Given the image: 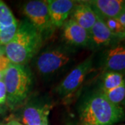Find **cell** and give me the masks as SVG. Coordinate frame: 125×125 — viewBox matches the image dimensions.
Masks as SVG:
<instances>
[{
    "label": "cell",
    "instance_id": "6da1fadb",
    "mask_svg": "<svg viewBox=\"0 0 125 125\" xmlns=\"http://www.w3.org/2000/svg\"><path fill=\"white\" fill-rule=\"evenodd\" d=\"M74 109L79 125H115L125 119L123 107L110 102L96 86L81 92Z\"/></svg>",
    "mask_w": 125,
    "mask_h": 125
},
{
    "label": "cell",
    "instance_id": "7a4b0ae2",
    "mask_svg": "<svg viewBox=\"0 0 125 125\" xmlns=\"http://www.w3.org/2000/svg\"><path fill=\"white\" fill-rule=\"evenodd\" d=\"M78 49L62 40L39 50L31 60L37 74L45 81H52L67 72L76 61Z\"/></svg>",
    "mask_w": 125,
    "mask_h": 125
},
{
    "label": "cell",
    "instance_id": "3957f363",
    "mask_svg": "<svg viewBox=\"0 0 125 125\" xmlns=\"http://www.w3.org/2000/svg\"><path fill=\"white\" fill-rule=\"evenodd\" d=\"M43 40L27 18L18 25L13 38L4 47V53L10 62L15 65H27L39 52Z\"/></svg>",
    "mask_w": 125,
    "mask_h": 125
},
{
    "label": "cell",
    "instance_id": "277c9868",
    "mask_svg": "<svg viewBox=\"0 0 125 125\" xmlns=\"http://www.w3.org/2000/svg\"><path fill=\"white\" fill-rule=\"evenodd\" d=\"M2 79L6 88V102L14 108L22 104L28 97L33 82L31 70L27 65L10 63Z\"/></svg>",
    "mask_w": 125,
    "mask_h": 125
},
{
    "label": "cell",
    "instance_id": "5b68a950",
    "mask_svg": "<svg viewBox=\"0 0 125 125\" xmlns=\"http://www.w3.org/2000/svg\"><path fill=\"white\" fill-rule=\"evenodd\" d=\"M22 10L25 18L36 28L43 41L52 36L56 28L50 18L47 1H28L23 4Z\"/></svg>",
    "mask_w": 125,
    "mask_h": 125
},
{
    "label": "cell",
    "instance_id": "8992f818",
    "mask_svg": "<svg viewBox=\"0 0 125 125\" xmlns=\"http://www.w3.org/2000/svg\"><path fill=\"white\" fill-rule=\"evenodd\" d=\"M94 54L90 55L69 71L55 90L58 96L67 98L81 88L88 76L94 70Z\"/></svg>",
    "mask_w": 125,
    "mask_h": 125
},
{
    "label": "cell",
    "instance_id": "52a82bcc",
    "mask_svg": "<svg viewBox=\"0 0 125 125\" xmlns=\"http://www.w3.org/2000/svg\"><path fill=\"white\" fill-rule=\"evenodd\" d=\"M94 65L102 72H115L125 75V38H119L114 42L97 53Z\"/></svg>",
    "mask_w": 125,
    "mask_h": 125
},
{
    "label": "cell",
    "instance_id": "ba28073f",
    "mask_svg": "<svg viewBox=\"0 0 125 125\" xmlns=\"http://www.w3.org/2000/svg\"><path fill=\"white\" fill-rule=\"evenodd\" d=\"M52 102L45 97H33L23 106L20 113L23 125H49Z\"/></svg>",
    "mask_w": 125,
    "mask_h": 125
},
{
    "label": "cell",
    "instance_id": "9c48e42d",
    "mask_svg": "<svg viewBox=\"0 0 125 125\" xmlns=\"http://www.w3.org/2000/svg\"><path fill=\"white\" fill-rule=\"evenodd\" d=\"M118 38V36L113 34L109 30L102 19L97 15L96 22L88 31L87 48L95 54L106 48Z\"/></svg>",
    "mask_w": 125,
    "mask_h": 125
},
{
    "label": "cell",
    "instance_id": "30bf717a",
    "mask_svg": "<svg viewBox=\"0 0 125 125\" xmlns=\"http://www.w3.org/2000/svg\"><path fill=\"white\" fill-rule=\"evenodd\" d=\"M61 38L63 42L74 48H87L88 32L70 18L61 27Z\"/></svg>",
    "mask_w": 125,
    "mask_h": 125
},
{
    "label": "cell",
    "instance_id": "8fae6325",
    "mask_svg": "<svg viewBox=\"0 0 125 125\" xmlns=\"http://www.w3.org/2000/svg\"><path fill=\"white\" fill-rule=\"evenodd\" d=\"M19 22L9 7L0 0V45L5 46L13 38Z\"/></svg>",
    "mask_w": 125,
    "mask_h": 125
},
{
    "label": "cell",
    "instance_id": "7c38bea8",
    "mask_svg": "<svg viewBox=\"0 0 125 125\" xmlns=\"http://www.w3.org/2000/svg\"><path fill=\"white\" fill-rule=\"evenodd\" d=\"M47 1L50 18L56 29L61 28L77 3V1L72 0H47Z\"/></svg>",
    "mask_w": 125,
    "mask_h": 125
},
{
    "label": "cell",
    "instance_id": "4fadbf2b",
    "mask_svg": "<svg viewBox=\"0 0 125 125\" xmlns=\"http://www.w3.org/2000/svg\"><path fill=\"white\" fill-rule=\"evenodd\" d=\"M95 14L101 18H117L125 11V0L87 1Z\"/></svg>",
    "mask_w": 125,
    "mask_h": 125
},
{
    "label": "cell",
    "instance_id": "5bb4252c",
    "mask_svg": "<svg viewBox=\"0 0 125 125\" xmlns=\"http://www.w3.org/2000/svg\"><path fill=\"white\" fill-rule=\"evenodd\" d=\"M70 18L88 31L97 20V15L87 1H77L70 14Z\"/></svg>",
    "mask_w": 125,
    "mask_h": 125
},
{
    "label": "cell",
    "instance_id": "9a60e30c",
    "mask_svg": "<svg viewBox=\"0 0 125 125\" xmlns=\"http://www.w3.org/2000/svg\"><path fill=\"white\" fill-rule=\"evenodd\" d=\"M125 81V75L121 73L111 71L102 72L96 87L102 91L110 90L122 85Z\"/></svg>",
    "mask_w": 125,
    "mask_h": 125
},
{
    "label": "cell",
    "instance_id": "2e32d148",
    "mask_svg": "<svg viewBox=\"0 0 125 125\" xmlns=\"http://www.w3.org/2000/svg\"><path fill=\"white\" fill-rule=\"evenodd\" d=\"M100 91L110 102L117 106H122V104L125 99V81L122 85L115 88L106 91Z\"/></svg>",
    "mask_w": 125,
    "mask_h": 125
},
{
    "label": "cell",
    "instance_id": "e0dca14e",
    "mask_svg": "<svg viewBox=\"0 0 125 125\" xmlns=\"http://www.w3.org/2000/svg\"><path fill=\"white\" fill-rule=\"evenodd\" d=\"M106 25L113 34L119 36L125 32V29L122 27L117 18H102Z\"/></svg>",
    "mask_w": 125,
    "mask_h": 125
},
{
    "label": "cell",
    "instance_id": "ac0fdd59",
    "mask_svg": "<svg viewBox=\"0 0 125 125\" xmlns=\"http://www.w3.org/2000/svg\"><path fill=\"white\" fill-rule=\"evenodd\" d=\"M6 102V88L3 79L0 80V104H4Z\"/></svg>",
    "mask_w": 125,
    "mask_h": 125
},
{
    "label": "cell",
    "instance_id": "d6986e66",
    "mask_svg": "<svg viewBox=\"0 0 125 125\" xmlns=\"http://www.w3.org/2000/svg\"><path fill=\"white\" fill-rule=\"evenodd\" d=\"M117 20H119V22L122 25V27L125 29V11H124L117 18Z\"/></svg>",
    "mask_w": 125,
    "mask_h": 125
},
{
    "label": "cell",
    "instance_id": "ffe728a7",
    "mask_svg": "<svg viewBox=\"0 0 125 125\" xmlns=\"http://www.w3.org/2000/svg\"><path fill=\"white\" fill-rule=\"evenodd\" d=\"M6 125H23L22 124H21L20 122H18V121L17 120H15L10 121L9 123H7Z\"/></svg>",
    "mask_w": 125,
    "mask_h": 125
},
{
    "label": "cell",
    "instance_id": "44dd1931",
    "mask_svg": "<svg viewBox=\"0 0 125 125\" xmlns=\"http://www.w3.org/2000/svg\"><path fill=\"white\" fill-rule=\"evenodd\" d=\"M119 38H125V32L124 33L121 34L120 36H119Z\"/></svg>",
    "mask_w": 125,
    "mask_h": 125
},
{
    "label": "cell",
    "instance_id": "7402d4cb",
    "mask_svg": "<svg viewBox=\"0 0 125 125\" xmlns=\"http://www.w3.org/2000/svg\"><path fill=\"white\" fill-rule=\"evenodd\" d=\"M2 105H3V104H0V114L2 113V111L4 110V109H3V107H2Z\"/></svg>",
    "mask_w": 125,
    "mask_h": 125
},
{
    "label": "cell",
    "instance_id": "603a6c76",
    "mask_svg": "<svg viewBox=\"0 0 125 125\" xmlns=\"http://www.w3.org/2000/svg\"><path fill=\"white\" fill-rule=\"evenodd\" d=\"M122 106L123 107V108H124V110H125V99L124 100L123 103L122 104Z\"/></svg>",
    "mask_w": 125,
    "mask_h": 125
},
{
    "label": "cell",
    "instance_id": "cb8c5ba5",
    "mask_svg": "<svg viewBox=\"0 0 125 125\" xmlns=\"http://www.w3.org/2000/svg\"><path fill=\"white\" fill-rule=\"evenodd\" d=\"M3 74H1V73H0V80H1L2 79V78H3Z\"/></svg>",
    "mask_w": 125,
    "mask_h": 125
},
{
    "label": "cell",
    "instance_id": "d4e9b609",
    "mask_svg": "<svg viewBox=\"0 0 125 125\" xmlns=\"http://www.w3.org/2000/svg\"><path fill=\"white\" fill-rule=\"evenodd\" d=\"M125 125V124H124V125Z\"/></svg>",
    "mask_w": 125,
    "mask_h": 125
},
{
    "label": "cell",
    "instance_id": "484cf974",
    "mask_svg": "<svg viewBox=\"0 0 125 125\" xmlns=\"http://www.w3.org/2000/svg\"></svg>",
    "mask_w": 125,
    "mask_h": 125
}]
</instances>
